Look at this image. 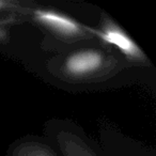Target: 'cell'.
Instances as JSON below:
<instances>
[{"label": "cell", "instance_id": "cell-1", "mask_svg": "<svg viewBox=\"0 0 156 156\" xmlns=\"http://www.w3.org/2000/svg\"><path fill=\"white\" fill-rule=\"evenodd\" d=\"M102 63V58L98 52L85 51L79 52L67 60L66 66L73 74H83L96 69Z\"/></svg>", "mask_w": 156, "mask_h": 156}, {"label": "cell", "instance_id": "cell-2", "mask_svg": "<svg viewBox=\"0 0 156 156\" xmlns=\"http://www.w3.org/2000/svg\"><path fill=\"white\" fill-rule=\"evenodd\" d=\"M37 18L42 22L46 23L49 26L54 27L58 31L63 33H74L78 30V27L75 23L65 16L59 15L54 12L39 11L37 13Z\"/></svg>", "mask_w": 156, "mask_h": 156}, {"label": "cell", "instance_id": "cell-3", "mask_svg": "<svg viewBox=\"0 0 156 156\" xmlns=\"http://www.w3.org/2000/svg\"><path fill=\"white\" fill-rule=\"evenodd\" d=\"M103 37L106 42L113 44L117 47H119L123 52L127 55H138V49L136 45L133 43V41L128 37H126L123 32L115 29H109L103 34Z\"/></svg>", "mask_w": 156, "mask_h": 156}]
</instances>
